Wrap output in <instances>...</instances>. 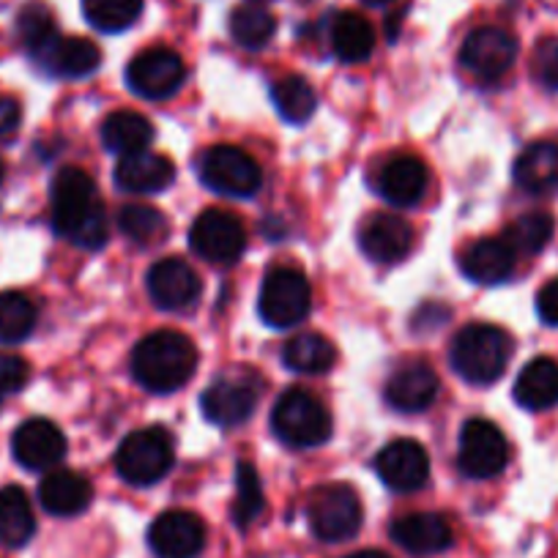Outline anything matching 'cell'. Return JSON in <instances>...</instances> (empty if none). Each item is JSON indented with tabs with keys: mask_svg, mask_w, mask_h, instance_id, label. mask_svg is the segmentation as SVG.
Returning a JSON list of instances; mask_svg holds the SVG:
<instances>
[{
	"mask_svg": "<svg viewBox=\"0 0 558 558\" xmlns=\"http://www.w3.org/2000/svg\"><path fill=\"white\" fill-rule=\"evenodd\" d=\"M536 313L547 326H558V277L536 293Z\"/></svg>",
	"mask_w": 558,
	"mask_h": 558,
	"instance_id": "cell-42",
	"label": "cell"
},
{
	"mask_svg": "<svg viewBox=\"0 0 558 558\" xmlns=\"http://www.w3.org/2000/svg\"><path fill=\"white\" fill-rule=\"evenodd\" d=\"M50 206L52 228L61 239L83 250H101L107 244L105 203L83 168L58 170L50 186Z\"/></svg>",
	"mask_w": 558,
	"mask_h": 558,
	"instance_id": "cell-1",
	"label": "cell"
},
{
	"mask_svg": "<svg viewBox=\"0 0 558 558\" xmlns=\"http://www.w3.org/2000/svg\"><path fill=\"white\" fill-rule=\"evenodd\" d=\"M66 436L50 418H28L14 430L12 454L23 469L52 471L66 458Z\"/></svg>",
	"mask_w": 558,
	"mask_h": 558,
	"instance_id": "cell-16",
	"label": "cell"
},
{
	"mask_svg": "<svg viewBox=\"0 0 558 558\" xmlns=\"http://www.w3.org/2000/svg\"><path fill=\"white\" fill-rule=\"evenodd\" d=\"M197 369V348L186 335L173 329L151 331L134 345L132 373L143 389L170 395L192 380Z\"/></svg>",
	"mask_w": 558,
	"mask_h": 558,
	"instance_id": "cell-2",
	"label": "cell"
},
{
	"mask_svg": "<svg viewBox=\"0 0 558 558\" xmlns=\"http://www.w3.org/2000/svg\"><path fill=\"white\" fill-rule=\"evenodd\" d=\"M146 0H83V14L101 34H121L137 23Z\"/></svg>",
	"mask_w": 558,
	"mask_h": 558,
	"instance_id": "cell-36",
	"label": "cell"
},
{
	"mask_svg": "<svg viewBox=\"0 0 558 558\" xmlns=\"http://www.w3.org/2000/svg\"><path fill=\"white\" fill-rule=\"evenodd\" d=\"M380 482L395 493H416L430 480V458L413 438H397L386 444L375 458Z\"/></svg>",
	"mask_w": 558,
	"mask_h": 558,
	"instance_id": "cell-14",
	"label": "cell"
},
{
	"mask_svg": "<svg viewBox=\"0 0 558 558\" xmlns=\"http://www.w3.org/2000/svg\"><path fill=\"white\" fill-rule=\"evenodd\" d=\"M512 337L493 324H469L452 340V367L474 386H490L507 373L512 359Z\"/></svg>",
	"mask_w": 558,
	"mask_h": 558,
	"instance_id": "cell-3",
	"label": "cell"
},
{
	"mask_svg": "<svg viewBox=\"0 0 558 558\" xmlns=\"http://www.w3.org/2000/svg\"><path fill=\"white\" fill-rule=\"evenodd\" d=\"M190 246L197 257L217 266H230L246 250V230L235 214L222 208H208L192 222Z\"/></svg>",
	"mask_w": 558,
	"mask_h": 558,
	"instance_id": "cell-11",
	"label": "cell"
},
{
	"mask_svg": "<svg viewBox=\"0 0 558 558\" xmlns=\"http://www.w3.org/2000/svg\"><path fill=\"white\" fill-rule=\"evenodd\" d=\"M36 63H39L47 74H52V77L83 80L101 66V50L90 39L58 36V39L36 58Z\"/></svg>",
	"mask_w": 558,
	"mask_h": 558,
	"instance_id": "cell-24",
	"label": "cell"
},
{
	"mask_svg": "<svg viewBox=\"0 0 558 558\" xmlns=\"http://www.w3.org/2000/svg\"><path fill=\"white\" fill-rule=\"evenodd\" d=\"M277 20L263 7H239L230 14V36L244 50H260L271 41Z\"/></svg>",
	"mask_w": 558,
	"mask_h": 558,
	"instance_id": "cell-37",
	"label": "cell"
},
{
	"mask_svg": "<svg viewBox=\"0 0 558 558\" xmlns=\"http://www.w3.org/2000/svg\"><path fill=\"white\" fill-rule=\"evenodd\" d=\"M14 28H17L20 45H23V50L28 52L34 61L58 39V36H61L56 28V17H52V12L41 3V0H28V3L20 9L17 20H14Z\"/></svg>",
	"mask_w": 558,
	"mask_h": 558,
	"instance_id": "cell-32",
	"label": "cell"
},
{
	"mask_svg": "<svg viewBox=\"0 0 558 558\" xmlns=\"http://www.w3.org/2000/svg\"><path fill=\"white\" fill-rule=\"evenodd\" d=\"M90 501H94V485L88 476L72 469H52L39 482V504L52 518H77L90 507Z\"/></svg>",
	"mask_w": 558,
	"mask_h": 558,
	"instance_id": "cell-19",
	"label": "cell"
},
{
	"mask_svg": "<svg viewBox=\"0 0 558 558\" xmlns=\"http://www.w3.org/2000/svg\"><path fill=\"white\" fill-rule=\"evenodd\" d=\"M148 547L157 558H197L206 547V525L186 509H170L148 529Z\"/></svg>",
	"mask_w": 558,
	"mask_h": 558,
	"instance_id": "cell-17",
	"label": "cell"
},
{
	"mask_svg": "<svg viewBox=\"0 0 558 558\" xmlns=\"http://www.w3.org/2000/svg\"><path fill=\"white\" fill-rule=\"evenodd\" d=\"M263 507H266V498H263L260 474L255 471V465L239 463V469H235L233 523L239 529H250L263 514Z\"/></svg>",
	"mask_w": 558,
	"mask_h": 558,
	"instance_id": "cell-39",
	"label": "cell"
},
{
	"mask_svg": "<svg viewBox=\"0 0 558 558\" xmlns=\"http://www.w3.org/2000/svg\"><path fill=\"white\" fill-rule=\"evenodd\" d=\"M427 184H430V173L427 165L411 154H400V157L389 159L378 175V192L389 206L395 208H411L425 197Z\"/></svg>",
	"mask_w": 558,
	"mask_h": 558,
	"instance_id": "cell-22",
	"label": "cell"
},
{
	"mask_svg": "<svg viewBox=\"0 0 558 558\" xmlns=\"http://www.w3.org/2000/svg\"><path fill=\"white\" fill-rule=\"evenodd\" d=\"M531 69H534V77L539 80L545 88L558 90V36L542 39L539 45H536Z\"/></svg>",
	"mask_w": 558,
	"mask_h": 558,
	"instance_id": "cell-40",
	"label": "cell"
},
{
	"mask_svg": "<svg viewBox=\"0 0 558 558\" xmlns=\"http://www.w3.org/2000/svg\"><path fill=\"white\" fill-rule=\"evenodd\" d=\"M20 121H23V107H20V101L0 94V137H9V134L17 132Z\"/></svg>",
	"mask_w": 558,
	"mask_h": 558,
	"instance_id": "cell-43",
	"label": "cell"
},
{
	"mask_svg": "<svg viewBox=\"0 0 558 558\" xmlns=\"http://www.w3.org/2000/svg\"><path fill=\"white\" fill-rule=\"evenodd\" d=\"M36 534V514L23 487H0V545L25 547Z\"/></svg>",
	"mask_w": 558,
	"mask_h": 558,
	"instance_id": "cell-29",
	"label": "cell"
},
{
	"mask_svg": "<svg viewBox=\"0 0 558 558\" xmlns=\"http://www.w3.org/2000/svg\"><path fill=\"white\" fill-rule=\"evenodd\" d=\"M118 228L126 235L129 241H134L137 246H154L162 244L165 235H168L170 225L159 208L143 206V203H132V206H123L118 211Z\"/></svg>",
	"mask_w": 558,
	"mask_h": 558,
	"instance_id": "cell-33",
	"label": "cell"
},
{
	"mask_svg": "<svg viewBox=\"0 0 558 558\" xmlns=\"http://www.w3.org/2000/svg\"><path fill=\"white\" fill-rule=\"evenodd\" d=\"M362 501L351 485L335 482V485H320L310 493L307 523L320 542L335 545V542L353 539L362 529Z\"/></svg>",
	"mask_w": 558,
	"mask_h": 558,
	"instance_id": "cell-6",
	"label": "cell"
},
{
	"mask_svg": "<svg viewBox=\"0 0 558 558\" xmlns=\"http://www.w3.org/2000/svg\"><path fill=\"white\" fill-rule=\"evenodd\" d=\"M148 296L159 310L181 313V310L195 307L203 293V282L195 268L181 257H162L148 268L146 277Z\"/></svg>",
	"mask_w": 558,
	"mask_h": 558,
	"instance_id": "cell-15",
	"label": "cell"
},
{
	"mask_svg": "<svg viewBox=\"0 0 558 558\" xmlns=\"http://www.w3.org/2000/svg\"><path fill=\"white\" fill-rule=\"evenodd\" d=\"M386 402L395 411L422 413L438 400V375L425 362L402 364L386 380Z\"/></svg>",
	"mask_w": 558,
	"mask_h": 558,
	"instance_id": "cell-18",
	"label": "cell"
},
{
	"mask_svg": "<svg viewBox=\"0 0 558 558\" xmlns=\"http://www.w3.org/2000/svg\"><path fill=\"white\" fill-rule=\"evenodd\" d=\"M514 260H518V255H514V250L507 241L482 239L474 241V244L463 252L460 268H463V274L471 282H480V286H498V282L512 277Z\"/></svg>",
	"mask_w": 558,
	"mask_h": 558,
	"instance_id": "cell-25",
	"label": "cell"
},
{
	"mask_svg": "<svg viewBox=\"0 0 558 558\" xmlns=\"http://www.w3.org/2000/svg\"><path fill=\"white\" fill-rule=\"evenodd\" d=\"M514 400H518L525 411H547V408L558 405L556 359H531V362L520 369L518 380H514Z\"/></svg>",
	"mask_w": 558,
	"mask_h": 558,
	"instance_id": "cell-27",
	"label": "cell"
},
{
	"mask_svg": "<svg viewBox=\"0 0 558 558\" xmlns=\"http://www.w3.org/2000/svg\"><path fill=\"white\" fill-rule=\"evenodd\" d=\"M331 50L342 63H364L375 50V31L367 17L340 12L331 20Z\"/></svg>",
	"mask_w": 558,
	"mask_h": 558,
	"instance_id": "cell-30",
	"label": "cell"
},
{
	"mask_svg": "<svg viewBox=\"0 0 558 558\" xmlns=\"http://www.w3.org/2000/svg\"><path fill=\"white\" fill-rule=\"evenodd\" d=\"M553 217L545 211H529L514 219L504 233V241L514 250V255H536L545 250L547 241L553 239Z\"/></svg>",
	"mask_w": 558,
	"mask_h": 558,
	"instance_id": "cell-38",
	"label": "cell"
},
{
	"mask_svg": "<svg viewBox=\"0 0 558 558\" xmlns=\"http://www.w3.org/2000/svg\"><path fill=\"white\" fill-rule=\"evenodd\" d=\"M514 184L529 195H558V146L531 143L514 159Z\"/></svg>",
	"mask_w": 558,
	"mask_h": 558,
	"instance_id": "cell-26",
	"label": "cell"
},
{
	"mask_svg": "<svg viewBox=\"0 0 558 558\" xmlns=\"http://www.w3.org/2000/svg\"><path fill=\"white\" fill-rule=\"evenodd\" d=\"M362 3H367V7H389L395 0H362Z\"/></svg>",
	"mask_w": 558,
	"mask_h": 558,
	"instance_id": "cell-45",
	"label": "cell"
},
{
	"mask_svg": "<svg viewBox=\"0 0 558 558\" xmlns=\"http://www.w3.org/2000/svg\"><path fill=\"white\" fill-rule=\"evenodd\" d=\"M509 463V444L487 418H469L460 430L458 469L469 480H493Z\"/></svg>",
	"mask_w": 558,
	"mask_h": 558,
	"instance_id": "cell-10",
	"label": "cell"
},
{
	"mask_svg": "<svg viewBox=\"0 0 558 558\" xmlns=\"http://www.w3.org/2000/svg\"><path fill=\"white\" fill-rule=\"evenodd\" d=\"M271 99L277 105V112L286 118L288 123H304L313 118L318 99H315L313 85L304 77H282L271 85Z\"/></svg>",
	"mask_w": 558,
	"mask_h": 558,
	"instance_id": "cell-35",
	"label": "cell"
},
{
	"mask_svg": "<svg viewBox=\"0 0 558 558\" xmlns=\"http://www.w3.org/2000/svg\"><path fill=\"white\" fill-rule=\"evenodd\" d=\"M31 378V367L23 356H14V353H0V402L3 397L17 395Z\"/></svg>",
	"mask_w": 558,
	"mask_h": 558,
	"instance_id": "cell-41",
	"label": "cell"
},
{
	"mask_svg": "<svg viewBox=\"0 0 558 558\" xmlns=\"http://www.w3.org/2000/svg\"><path fill=\"white\" fill-rule=\"evenodd\" d=\"M201 181L225 197H252L263 186V170L244 148L214 146L197 162Z\"/></svg>",
	"mask_w": 558,
	"mask_h": 558,
	"instance_id": "cell-9",
	"label": "cell"
},
{
	"mask_svg": "<svg viewBox=\"0 0 558 558\" xmlns=\"http://www.w3.org/2000/svg\"><path fill=\"white\" fill-rule=\"evenodd\" d=\"M282 362H286V367L293 369V373H329L337 362V348L331 345V340H326L324 335L304 331V335H296L293 340L286 342V348H282Z\"/></svg>",
	"mask_w": 558,
	"mask_h": 558,
	"instance_id": "cell-31",
	"label": "cell"
},
{
	"mask_svg": "<svg viewBox=\"0 0 558 558\" xmlns=\"http://www.w3.org/2000/svg\"><path fill=\"white\" fill-rule=\"evenodd\" d=\"M186 66L181 56L168 47H151L134 56L126 69V83L143 99H170L184 85Z\"/></svg>",
	"mask_w": 558,
	"mask_h": 558,
	"instance_id": "cell-12",
	"label": "cell"
},
{
	"mask_svg": "<svg viewBox=\"0 0 558 558\" xmlns=\"http://www.w3.org/2000/svg\"><path fill=\"white\" fill-rule=\"evenodd\" d=\"M391 539L413 556H436L452 547L454 536L447 520L436 512H411L391 523Z\"/></svg>",
	"mask_w": 558,
	"mask_h": 558,
	"instance_id": "cell-20",
	"label": "cell"
},
{
	"mask_svg": "<svg viewBox=\"0 0 558 558\" xmlns=\"http://www.w3.org/2000/svg\"><path fill=\"white\" fill-rule=\"evenodd\" d=\"M271 430L293 449L320 447L331 436V413L310 391L288 389L274 402Z\"/></svg>",
	"mask_w": 558,
	"mask_h": 558,
	"instance_id": "cell-4",
	"label": "cell"
},
{
	"mask_svg": "<svg viewBox=\"0 0 558 558\" xmlns=\"http://www.w3.org/2000/svg\"><path fill=\"white\" fill-rule=\"evenodd\" d=\"M348 558H391V556H386V553H380V550H359Z\"/></svg>",
	"mask_w": 558,
	"mask_h": 558,
	"instance_id": "cell-44",
	"label": "cell"
},
{
	"mask_svg": "<svg viewBox=\"0 0 558 558\" xmlns=\"http://www.w3.org/2000/svg\"><path fill=\"white\" fill-rule=\"evenodd\" d=\"M359 246L375 263H400L413 246V228L397 214H373L359 233Z\"/></svg>",
	"mask_w": 558,
	"mask_h": 558,
	"instance_id": "cell-21",
	"label": "cell"
},
{
	"mask_svg": "<svg viewBox=\"0 0 558 558\" xmlns=\"http://www.w3.org/2000/svg\"><path fill=\"white\" fill-rule=\"evenodd\" d=\"M175 168L168 157L157 151H137L121 157L116 168L118 190L132 192V195H157L165 186L173 184Z\"/></svg>",
	"mask_w": 558,
	"mask_h": 558,
	"instance_id": "cell-23",
	"label": "cell"
},
{
	"mask_svg": "<svg viewBox=\"0 0 558 558\" xmlns=\"http://www.w3.org/2000/svg\"><path fill=\"white\" fill-rule=\"evenodd\" d=\"M36 304L20 291L0 293V342L3 345H17L28 340L36 329Z\"/></svg>",
	"mask_w": 558,
	"mask_h": 558,
	"instance_id": "cell-34",
	"label": "cell"
},
{
	"mask_svg": "<svg viewBox=\"0 0 558 558\" xmlns=\"http://www.w3.org/2000/svg\"><path fill=\"white\" fill-rule=\"evenodd\" d=\"M518 58V41L509 31L485 25L465 36L460 47V63L480 80H498L512 69Z\"/></svg>",
	"mask_w": 558,
	"mask_h": 558,
	"instance_id": "cell-13",
	"label": "cell"
},
{
	"mask_svg": "<svg viewBox=\"0 0 558 558\" xmlns=\"http://www.w3.org/2000/svg\"><path fill=\"white\" fill-rule=\"evenodd\" d=\"M260 402V378L246 367L219 373L201 397L203 416L219 427H235L252 416Z\"/></svg>",
	"mask_w": 558,
	"mask_h": 558,
	"instance_id": "cell-8",
	"label": "cell"
},
{
	"mask_svg": "<svg viewBox=\"0 0 558 558\" xmlns=\"http://www.w3.org/2000/svg\"><path fill=\"white\" fill-rule=\"evenodd\" d=\"M310 307H313V288L299 268L279 266L266 274L257 299L263 324L271 329H291L307 318Z\"/></svg>",
	"mask_w": 558,
	"mask_h": 558,
	"instance_id": "cell-7",
	"label": "cell"
},
{
	"mask_svg": "<svg viewBox=\"0 0 558 558\" xmlns=\"http://www.w3.org/2000/svg\"><path fill=\"white\" fill-rule=\"evenodd\" d=\"M154 140V123L134 110H116L101 123V143L118 157L146 151Z\"/></svg>",
	"mask_w": 558,
	"mask_h": 558,
	"instance_id": "cell-28",
	"label": "cell"
},
{
	"mask_svg": "<svg viewBox=\"0 0 558 558\" xmlns=\"http://www.w3.org/2000/svg\"><path fill=\"white\" fill-rule=\"evenodd\" d=\"M3 179H7V165H3V159H0V184H3Z\"/></svg>",
	"mask_w": 558,
	"mask_h": 558,
	"instance_id": "cell-46",
	"label": "cell"
},
{
	"mask_svg": "<svg viewBox=\"0 0 558 558\" xmlns=\"http://www.w3.org/2000/svg\"><path fill=\"white\" fill-rule=\"evenodd\" d=\"M175 463L173 438L162 427H143L129 433L116 452V469L121 480L134 487L162 482Z\"/></svg>",
	"mask_w": 558,
	"mask_h": 558,
	"instance_id": "cell-5",
	"label": "cell"
}]
</instances>
